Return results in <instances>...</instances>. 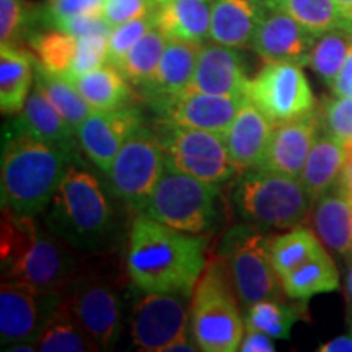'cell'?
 I'll return each mask as SVG.
<instances>
[{
	"mask_svg": "<svg viewBox=\"0 0 352 352\" xmlns=\"http://www.w3.org/2000/svg\"><path fill=\"white\" fill-rule=\"evenodd\" d=\"M246 96L274 124L297 120L315 111V95L302 65L296 63H266L250 78Z\"/></svg>",
	"mask_w": 352,
	"mask_h": 352,
	"instance_id": "obj_12",
	"label": "cell"
},
{
	"mask_svg": "<svg viewBox=\"0 0 352 352\" xmlns=\"http://www.w3.org/2000/svg\"><path fill=\"white\" fill-rule=\"evenodd\" d=\"M157 2H160V0H157Z\"/></svg>",
	"mask_w": 352,
	"mask_h": 352,
	"instance_id": "obj_53",
	"label": "cell"
},
{
	"mask_svg": "<svg viewBox=\"0 0 352 352\" xmlns=\"http://www.w3.org/2000/svg\"><path fill=\"white\" fill-rule=\"evenodd\" d=\"M132 305L131 336L144 352H166L176 340L191 333V297L179 292H145Z\"/></svg>",
	"mask_w": 352,
	"mask_h": 352,
	"instance_id": "obj_11",
	"label": "cell"
},
{
	"mask_svg": "<svg viewBox=\"0 0 352 352\" xmlns=\"http://www.w3.org/2000/svg\"><path fill=\"white\" fill-rule=\"evenodd\" d=\"M139 124V109L124 107L118 109H94L77 129L78 142L85 155L108 173L118 152Z\"/></svg>",
	"mask_w": 352,
	"mask_h": 352,
	"instance_id": "obj_17",
	"label": "cell"
},
{
	"mask_svg": "<svg viewBox=\"0 0 352 352\" xmlns=\"http://www.w3.org/2000/svg\"><path fill=\"white\" fill-rule=\"evenodd\" d=\"M351 256H352V254H351Z\"/></svg>",
	"mask_w": 352,
	"mask_h": 352,
	"instance_id": "obj_54",
	"label": "cell"
},
{
	"mask_svg": "<svg viewBox=\"0 0 352 352\" xmlns=\"http://www.w3.org/2000/svg\"><path fill=\"white\" fill-rule=\"evenodd\" d=\"M241 352H274L276 346L272 342V338L261 331L254 329H246L243 341L240 344Z\"/></svg>",
	"mask_w": 352,
	"mask_h": 352,
	"instance_id": "obj_45",
	"label": "cell"
},
{
	"mask_svg": "<svg viewBox=\"0 0 352 352\" xmlns=\"http://www.w3.org/2000/svg\"><path fill=\"white\" fill-rule=\"evenodd\" d=\"M314 33L277 7L266 6L250 47L266 63H296L308 65L316 41Z\"/></svg>",
	"mask_w": 352,
	"mask_h": 352,
	"instance_id": "obj_16",
	"label": "cell"
},
{
	"mask_svg": "<svg viewBox=\"0 0 352 352\" xmlns=\"http://www.w3.org/2000/svg\"><path fill=\"white\" fill-rule=\"evenodd\" d=\"M333 94L338 96H352V47L347 56L344 65H342L340 76L333 83Z\"/></svg>",
	"mask_w": 352,
	"mask_h": 352,
	"instance_id": "obj_46",
	"label": "cell"
},
{
	"mask_svg": "<svg viewBox=\"0 0 352 352\" xmlns=\"http://www.w3.org/2000/svg\"><path fill=\"white\" fill-rule=\"evenodd\" d=\"M153 129L164 145L166 165L175 170L215 184L226 183L241 173L233 164L222 135L160 120Z\"/></svg>",
	"mask_w": 352,
	"mask_h": 352,
	"instance_id": "obj_9",
	"label": "cell"
},
{
	"mask_svg": "<svg viewBox=\"0 0 352 352\" xmlns=\"http://www.w3.org/2000/svg\"><path fill=\"white\" fill-rule=\"evenodd\" d=\"M240 305L226 259L215 254L206 264L189 302L191 333L199 351H240L246 331Z\"/></svg>",
	"mask_w": 352,
	"mask_h": 352,
	"instance_id": "obj_5",
	"label": "cell"
},
{
	"mask_svg": "<svg viewBox=\"0 0 352 352\" xmlns=\"http://www.w3.org/2000/svg\"><path fill=\"white\" fill-rule=\"evenodd\" d=\"M23 23L25 12L20 0H0V43L13 44Z\"/></svg>",
	"mask_w": 352,
	"mask_h": 352,
	"instance_id": "obj_44",
	"label": "cell"
},
{
	"mask_svg": "<svg viewBox=\"0 0 352 352\" xmlns=\"http://www.w3.org/2000/svg\"><path fill=\"white\" fill-rule=\"evenodd\" d=\"M245 100L243 96H219L197 94V91H183L152 109L160 121L175 126L209 131L223 138Z\"/></svg>",
	"mask_w": 352,
	"mask_h": 352,
	"instance_id": "obj_15",
	"label": "cell"
},
{
	"mask_svg": "<svg viewBox=\"0 0 352 352\" xmlns=\"http://www.w3.org/2000/svg\"><path fill=\"white\" fill-rule=\"evenodd\" d=\"M46 226L80 252H96L111 239L114 210L100 179L72 164L46 212Z\"/></svg>",
	"mask_w": 352,
	"mask_h": 352,
	"instance_id": "obj_4",
	"label": "cell"
},
{
	"mask_svg": "<svg viewBox=\"0 0 352 352\" xmlns=\"http://www.w3.org/2000/svg\"><path fill=\"white\" fill-rule=\"evenodd\" d=\"M201 47V43L168 39L155 72L139 87L148 107L153 108L186 91L195 76Z\"/></svg>",
	"mask_w": 352,
	"mask_h": 352,
	"instance_id": "obj_20",
	"label": "cell"
},
{
	"mask_svg": "<svg viewBox=\"0 0 352 352\" xmlns=\"http://www.w3.org/2000/svg\"><path fill=\"white\" fill-rule=\"evenodd\" d=\"M264 12V0H212L210 41L235 50L250 46Z\"/></svg>",
	"mask_w": 352,
	"mask_h": 352,
	"instance_id": "obj_23",
	"label": "cell"
},
{
	"mask_svg": "<svg viewBox=\"0 0 352 352\" xmlns=\"http://www.w3.org/2000/svg\"><path fill=\"white\" fill-rule=\"evenodd\" d=\"M314 227L324 246L342 258L352 254V209L340 188L316 201Z\"/></svg>",
	"mask_w": 352,
	"mask_h": 352,
	"instance_id": "obj_25",
	"label": "cell"
},
{
	"mask_svg": "<svg viewBox=\"0 0 352 352\" xmlns=\"http://www.w3.org/2000/svg\"><path fill=\"white\" fill-rule=\"evenodd\" d=\"M344 155V144L331 138L327 132L318 135L298 178L315 202L331 191L334 184L340 183Z\"/></svg>",
	"mask_w": 352,
	"mask_h": 352,
	"instance_id": "obj_26",
	"label": "cell"
},
{
	"mask_svg": "<svg viewBox=\"0 0 352 352\" xmlns=\"http://www.w3.org/2000/svg\"><path fill=\"white\" fill-rule=\"evenodd\" d=\"M346 321L349 331H352V256L347 258L346 272Z\"/></svg>",
	"mask_w": 352,
	"mask_h": 352,
	"instance_id": "obj_49",
	"label": "cell"
},
{
	"mask_svg": "<svg viewBox=\"0 0 352 352\" xmlns=\"http://www.w3.org/2000/svg\"><path fill=\"white\" fill-rule=\"evenodd\" d=\"M274 126L252 100L243 101L230 127L223 134L227 151L240 171L261 166Z\"/></svg>",
	"mask_w": 352,
	"mask_h": 352,
	"instance_id": "obj_21",
	"label": "cell"
},
{
	"mask_svg": "<svg viewBox=\"0 0 352 352\" xmlns=\"http://www.w3.org/2000/svg\"><path fill=\"white\" fill-rule=\"evenodd\" d=\"M284 294L292 300H310L320 294L334 292L340 289V272L331 254L323 250L310 261L280 277Z\"/></svg>",
	"mask_w": 352,
	"mask_h": 352,
	"instance_id": "obj_30",
	"label": "cell"
},
{
	"mask_svg": "<svg viewBox=\"0 0 352 352\" xmlns=\"http://www.w3.org/2000/svg\"><path fill=\"white\" fill-rule=\"evenodd\" d=\"M252 223L232 227L217 254L226 259L236 296L245 308L253 303L280 298V277L271 261V239Z\"/></svg>",
	"mask_w": 352,
	"mask_h": 352,
	"instance_id": "obj_8",
	"label": "cell"
},
{
	"mask_svg": "<svg viewBox=\"0 0 352 352\" xmlns=\"http://www.w3.org/2000/svg\"><path fill=\"white\" fill-rule=\"evenodd\" d=\"M107 0H47L46 15L51 23L67 19V16L82 15V13H103Z\"/></svg>",
	"mask_w": 352,
	"mask_h": 352,
	"instance_id": "obj_43",
	"label": "cell"
},
{
	"mask_svg": "<svg viewBox=\"0 0 352 352\" xmlns=\"http://www.w3.org/2000/svg\"><path fill=\"white\" fill-rule=\"evenodd\" d=\"M34 78V65L28 52L13 44L0 46V109L16 114L23 109Z\"/></svg>",
	"mask_w": 352,
	"mask_h": 352,
	"instance_id": "obj_27",
	"label": "cell"
},
{
	"mask_svg": "<svg viewBox=\"0 0 352 352\" xmlns=\"http://www.w3.org/2000/svg\"><path fill=\"white\" fill-rule=\"evenodd\" d=\"M165 166L164 145L155 129L142 122L132 131L108 171L113 195L139 210L155 189Z\"/></svg>",
	"mask_w": 352,
	"mask_h": 352,
	"instance_id": "obj_10",
	"label": "cell"
},
{
	"mask_svg": "<svg viewBox=\"0 0 352 352\" xmlns=\"http://www.w3.org/2000/svg\"><path fill=\"white\" fill-rule=\"evenodd\" d=\"M152 28H155V12L111 28L108 34V63L118 67L127 51Z\"/></svg>",
	"mask_w": 352,
	"mask_h": 352,
	"instance_id": "obj_39",
	"label": "cell"
},
{
	"mask_svg": "<svg viewBox=\"0 0 352 352\" xmlns=\"http://www.w3.org/2000/svg\"><path fill=\"white\" fill-rule=\"evenodd\" d=\"M0 248L7 280L36 294H65L77 274L72 246L47 226H39L33 215H19L3 208Z\"/></svg>",
	"mask_w": 352,
	"mask_h": 352,
	"instance_id": "obj_2",
	"label": "cell"
},
{
	"mask_svg": "<svg viewBox=\"0 0 352 352\" xmlns=\"http://www.w3.org/2000/svg\"><path fill=\"white\" fill-rule=\"evenodd\" d=\"M59 296H43L23 285L3 279L0 285V341L2 346L34 342L52 310L63 300Z\"/></svg>",
	"mask_w": 352,
	"mask_h": 352,
	"instance_id": "obj_14",
	"label": "cell"
},
{
	"mask_svg": "<svg viewBox=\"0 0 352 352\" xmlns=\"http://www.w3.org/2000/svg\"><path fill=\"white\" fill-rule=\"evenodd\" d=\"M323 250V241L315 232L305 227H294L292 230L271 239V261L279 277L297 270L303 263L310 261Z\"/></svg>",
	"mask_w": 352,
	"mask_h": 352,
	"instance_id": "obj_32",
	"label": "cell"
},
{
	"mask_svg": "<svg viewBox=\"0 0 352 352\" xmlns=\"http://www.w3.org/2000/svg\"><path fill=\"white\" fill-rule=\"evenodd\" d=\"M77 157L8 129L2 147V202L19 215L38 217L51 206L65 171Z\"/></svg>",
	"mask_w": 352,
	"mask_h": 352,
	"instance_id": "obj_3",
	"label": "cell"
},
{
	"mask_svg": "<svg viewBox=\"0 0 352 352\" xmlns=\"http://www.w3.org/2000/svg\"><path fill=\"white\" fill-rule=\"evenodd\" d=\"M230 199L240 220L263 230L302 226L315 202L300 179L261 166L241 171Z\"/></svg>",
	"mask_w": 352,
	"mask_h": 352,
	"instance_id": "obj_6",
	"label": "cell"
},
{
	"mask_svg": "<svg viewBox=\"0 0 352 352\" xmlns=\"http://www.w3.org/2000/svg\"><path fill=\"white\" fill-rule=\"evenodd\" d=\"M320 352H352V331L324 342L318 347Z\"/></svg>",
	"mask_w": 352,
	"mask_h": 352,
	"instance_id": "obj_47",
	"label": "cell"
},
{
	"mask_svg": "<svg viewBox=\"0 0 352 352\" xmlns=\"http://www.w3.org/2000/svg\"><path fill=\"white\" fill-rule=\"evenodd\" d=\"M352 47V32L349 30H331L316 38L314 50L308 57V65L311 70L323 78L327 85L333 87L336 77L340 76L342 65Z\"/></svg>",
	"mask_w": 352,
	"mask_h": 352,
	"instance_id": "obj_35",
	"label": "cell"
},
{
	"mask_svg": "<svg viewBox=\"0 0 352 352\" xmlns=\"http://www.w3.org/2000/svg\"><path fill=\"white\" fill-rule=\"evenodd\" d=\"M65 300L100 351L116 344L122 329V302L113 280L96 272L76 274Z\"/></svg>",
	"mask_w": 352,
	"mask_h": 352,
	"instance_id": "obj_13",
	"label": "cell"
},
{
	"mask_svg": "<svg viewBox=\"0 0 352 352\" xmlns=\"http://www.w3.org/2000/svg\"><path fill=\"white\" fill-rule=\"evenodd\" d=\"M307 300L285 303L280 298H267L246 308V329L261 331L272 340L289 341L294 324L307 316Z\"/></svg>",
	"mask_w": 352,
	"mask_h": 352,
	"instance_id": "obj_31",
	"label": "cell"
},
{
	"mask_svg": "<svg viewBox=\"0 0 352 352\" xmlns=\"http://www.w3.org/2000/svg\"><path fill=\"white\" fill-rule=\"evenodd\" d=\"M250 78L243 67V59L235 47L219 43L202 44L192 80L186 91L219 96H246Z\"/></svg>",
	"mask_w": 352,
	"mask_h": 352,
	"instance_id": "obj_19",
	"label": "cell"
},
{
	"mask_svg": "<svg viewBox=\"0 0 352 352\" xmlns=\"http://www.w3.org/2000/svg\"><path fill=\"white\" fill-rule=\"evenodd\" d=\"M108 63V34H87L78 38L77 52L65 78H74Z\"/></svg>",
	"mask_w": 352,
	"mask_h": 352,
	"instance_id": "obj_40",
	"label": "cell"
},
{
	"mask_svg": "<svg viewBox=\"0 0 352 352\" xmlns=\"http://www.w3.org/2000/svg\"><path fill=\"white\" fill-rule=\"evenodd\" d=\"M34 78H36L34 88H38L51 101L52 107L63 114L76 129H78L88 118V114L94 111V108L87 103L78 88L64 76L47 72L38 64L34 69Z\"/></svg>",
	"mask_w": 352,
	"mask_h": 352,
	"instance_id": "obj_33",
	"label": "cell"
},
{
	"mask_svg": "<svg viewBox=\"0 0 352 352\" xmlns=\"http://www.w3.org/2000/svg\"><path fill=\"white\" fill-rule=\"evenodd\" d=\"M346 155H344V165H342L341 178L338 183V188L341 191H352V144L344 145Z\"/></svg>",
	"mask_w": 352,
	"mask_h": 352,
	"instance_id": "obj_48",
	"label": "cell"
},
{
	"mask_svg": "<svg viewBox=\"0 0 352 352\" xmlns=\"http://www.w3.org/2000/svg\"><path fill=\"white\" fill-rule=\"evenodd\" d=\"M342 192H344L346 199H347V202H349V206H351V209H352V191H342Z\"/></svg>",
	"mask_w": 352,
	"mask_h": 352,
	"instance_id": "obj_52",
	"label": "cell"
},
{
	"mask_svg": "<svg viewBox=\"0 0 352 352\" xmlns=\"http://www.w3.org/2000/svg\"><path fill=\"white\" fill-rule=\"evenodd\" d=\"M157 0H107L103 8V19L114 28L126 21L142 19L155 12Z\"/></svg>",
	"mask_w": 352,
	"mask_h": 352,
	"instance_id": "obj_41",
	"label": "cell"
},
{
	"mask_svg": "<svg viewBox=\"0 0 352 352\" xmlns=\"http://www.w3.org/2000/svg\"><path fill=\"white\" fill-rule=\"evenodd\" d=\"M19 114V120L8 129L33 135L34 139L78 157L77 152L80 142H78L77 129L52 107L51 101L38 88L30 94L23 109Z\"/></svg>",
	"mask_w": 352,
	"mask_h": 352,
	"instance_id": "obj_22",
	"label": "cell"
},
{
	"mask_svg": "<svg viewBox=\"0 0 352 352\" xmlns=\"http://www.w3.org/2000/svg\"><path fill=\"white\" fill-rule=\"evenodd\" d=\"M168 38L160 30L152 28L139 39L134 46L127 51L122 60L118 65L122 76L129 80L132 85L140 87L148 77L155 72L162 54H164Z\"/></svg>",
	"mask_w": 352,
	"mask_h": 352,
	"instance_id": "obj_36",
	"label": "cell"
},
{
	"mask_svg": "<svg viewBox=\"0 0 352 352\" xmlns=\"http://www.w3.org/2000/svg\"><path fill=\"white\" fill-rule=\"evenodd\" d=\"M94 109H118L129 107L134 98L132 83L116 65L103 64L70 80Z\"/></svg>",
	"mask_w": 352,
	"mask_h": 352,
	"instance_id": "obj_29",
	"label": "cell"
},
{
	"mask_svg": "<svg viewBox=\"0 0 352 352\" xmlns=\"http://www.w3.org/2000/svg\"><path fill=\"white\" fill-rule=\"evenodd\" d=\"M321 129L318 111L274 126L261 168L300 178Z\"/></svg>",
	"mask_w": 352,
	"mask_h": 352,
	"instance_id": "obj_18",
	"label": "cell"
},
{
	"mask_svg": "<svg viewBox=\"0 0 352 352\" xmlns=\"http://www.w3.org/2000/svg\"><path fill=\"white\" fill-rule=\"evenodd\" d=\"M318 114L321 129L341 144H352V96L327 98Z\"/></svg>",
	"mask_w": 352,
	"mask_h": 352,
	"instance_id": "obj_38",
	"label": "cell"
},
{
	"mask_svg": "<svg viewBox=\"0 0 352 352\" xmlns=\"http://www.w3.org/2000/svg\"><path fill=\"white\" fill-rule=\"evenodd\" d=\"M334 3H336L342 16H344L347 30L352 32V0H334Z\"/></svg>",
	"mask_w": 352,
	"mask_h": 352,
	"instance_id": "obj_50",
	"label": "cell"
},
{
	"mask_svg": "<svg viewBox=\"0 0 352 352\" xmlns=\"http://www.w3.org/2000/svg\"><path fill=\"white\" fill-rule=\"evenodd\" d=\"M7 351L12 352H34L38 351V347L34 342H16V344L7 346Z\"/></svg>",
	"mask_w": 352,
	"mask_h": 352,
	"instance_id": "obj_51",
	"label": "cell"
},
{
	"mask_svg": "<svg viewBox=\"0 0 352 352\" xmlns=\"http://www.w3.org/2000/svg\"><path fill=\"white\" fill-rule=\"evenodd\" d=\"M78 38L72 34L54 30L41 33L32 39V47L38 57V63L47 72L65 76L77 52Z\"/></svg>",
	"mask_w": 352,
	"mask_h": 352,
	"instance_id": "obj_37",
	"label": "cell"
},
{
	"mask_svg": "<svg viewBox=\"0 0 352 352\" xmlns=\"http://www.w3.org/2000/svg\"><path fill=\"white\" fill-rule=\"evenodd\" d=\"M206 250V236L179 232L139 214L127 241V274L138 290L191 297L208 264Z\"/></svg>",
	"mask_w": 352,
	"mask_h": 352,
	"instance_id": "obj_1",
	"label": "cell"
},
{
	"mask_svg": "<svg viewBox=\"0 0 352 352\" xmlns=\"http://www.w3.org/2000/svg\"><path fill=\"white\" fill-rule=\"evenodd\" d=\"M264 3L289 13L315 36L331 30H347L344 16L334 0H264Z\"/></svg>",
	"mask_w": 352,
	"mask_h": 352,
	"instance_id": "obj_34",
	"label": "cell"
},
{
	"mask_svg": "<svg viewBox=\"0 0 352 352\" xmlns=\"http://www.w3.org/2000/svg\"><path fill=\"white\" fill-rule=\"evenodd\" d=\"M212 0H160L155 26L168 39L204 43L210 39Z\"/></svg>",
	"mask_w": 352,
	"mask_h": 352,
	"instance_id": "obj_24",
	"label": "cell"
},
{
	"mask_svg": "<svg viewBox=\"0 0 352 352\" xmlns=\"http://www.w3.org/2000/svg\"><path fill=\"white\" fill-rule=\"evenodd\" d=\"M38 351L43 352H96L100 347L85 331L65 300L57 303L36 340Z\"/></svg>",
	"mask_w": 352,
	"mask_h": 352,
	"instance_id": "obj_28",
	"label": "cell"
},
{
	"mask_svg": "<svg viewBox=\"0 0 352 352\" xmlns=\"http://www.w3.org/2000/svg\"><path fill=\"white\" fill-rule=\"evenodd\" d=\"M56 30L65 32L72 36H87V34H109L111 26L103 19V13H82V15L67 16L52 23Z\"/></svg>",
	"mask_w": 352,
	"mask_h": 352,
	"instance_id": "obj_42",
	"label": "cell"
},
{
	"mask_svg": "<svg viewBox=\"0 0 352 352\" xmlns=\"http://www.w3.org/2000/svg\"><path fill=\"white\" fill-rule=\"evenodd\" d=\"M219 197L215 183L202 182L166 165L139 214L179 232L201 235L217 220Z\"/></svg>",
	"mask_w": 352,
	"mask_h": 352,
	"instance_id": "obj_7",
	"label": "cell"
}]
</instances>
